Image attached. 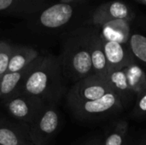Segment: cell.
Listing matches in <instances>:
<instances>
[{
	"instance_id": "cell-9",
	"label": "cell",
	"mask_w": 146,
	"mask_h": 145,
	"mask_svg": "<svg viewBox=\"0 0 146 145\" xmlns=\"http://www.w3.org/2000/svg\"><path fill=\"white\" fill-rule=\"evenodd\" d=\"M137 14L127 3L120 0L109 1L95 7L91 24L96 26L101 24L119 19H134Z\"/></svg>"
},
{
	"instance_id": "cell-22",
	"label": "cell",
	"mask_w": 146,
	"mask_h": 145,
	"mask_svg": "<svg viewBox=\"0 0 146 145\" xmlns=\"http://www.w3.org/2000/svg\"><path fill=\"white\" fill-rule=\"evenodd\" d=\"M104 140L101 138H94L92 139H90L88 142H86L83 145H103Z\"/></svg>"
},
{
	"instance_id": "cell-6",
	"label": "cell",
	"mask_w": 146,
	"mask_h": 145,
	"mask_svg": "<svg viewBox=\"0 0 146 145\" xmlns=\"http://www.w3.org/2000/svg\"><path fill=\"white\" fill-rule=\"evenodd\" d=\"M61 125L56 104H46L34 121L28 126V134L34 145H46L56 135Z\"/></svg>"
},
{
	"instance_id": "cell-12",
	"label": "cell",
	"mask_w": 146,
	"mask_h": 145,
	"mask_svg": "<svg viewBox=\"0 0 146 145\" xmlns=\"http://www.w3.org/2000/svg\"><path fill=\"white\" fill-rule=\"evenodd\" d=\"M133 20L134 19L113 20L104 22L97 27L99 29L103 39L128 44Z\"/></svg>"
},
{
	"instance_id": "cell-2",
	"label": "cell",
	"mask_w": 146,
	"mask_h": 145,
	"mask_svg": "<svg viewBox=\"0 0 146 145\" xmlns=\"http://www.w3.org/2000/svg\"><path fill=\"white\" fill-rule=\"evenodd\" d=\"M94 9L87 0L56 3L37 15V26L62 39L74 30L91 24Z\"/></svg>"
},
{
	"instance_id": "cell-14",
	"label": "cell",
	"mask_w": 146,
	"mask_h": 145,
	"mask_svg": "<svg viewBox=\"0 0 146 145\" xmlns=\"http://www.w3.org/2000/svg\"><path fill=\"white\" fill-rule=\"evenodd\" d=\"M106 79L111 90L120 97L124 108L129 106L136 96L132 91L124 69H110Z\"/></svg>"
},
{
	"instance_id": "cell-4",
	"label": "cell",
	"mask_w": 146,
	"mask_h": 145,
	"mask_svg": "<svg viewBox=\"0 0 146 145\" xmlns=\"http://www.w3.org/2000/svg\"><path fill=\"white\" fill-rule=\"evenodd\" d=\"M69 109L76 118L82 121H92L118 113L124 107L120 97L110 91L100 98L84 102Z\"/></svg>"
},
{
	"instance_id": "cell-19",
	"label": "cell",
	"mask_w": 146,
	"mask_h": 145,
	"mask_svg": "<svg viewBox=\"0 0 146 145\" xmlns=\"http://www.w3.org/2000/svg\"><path fill=\"white\" fill-rule=\"evenodd\" d=\"M127 133L128 123L123 120L119 121L104 140L103 145H126Z\"/></svg>"
},
{
	"instance_id": "cell-8",
	"label": "cell",
	"mask_w": 146,
	"mask_h": 145,
	"mask_svg": "<svg viewBox=\"0 0 146 145\" xmlns=\"http://www.w3.org/2000/svg\"><path fill=\"white\" fill-rule=\"evenodd\" d=\"M54 3V0H0V15L31 18Z\"/></svg>"
},
{
	"instance_id": "cell-16",
	"label": "cell",
	"mask_w": 146,
	"mask_h": 145,
	"mask_svg": "<svg viewBox=\"0 0 146 145\" xmlns=\"http://www.w3.org/2000/svg\"><path fill=\"white\" fill-rule=\"evenodd\" d=\"M34 62L22 71L7 72L0 78V102L9 98L21 91L22 84L30 73Z\"/></svg>"
},
{
	"instance_id": "cell-3",
	"label": "cell",
	"mask_w": 146,
	"mask_h": 145,
	"mask_svg": "<svg viewBox=\"0 0 146 145\" xmlns=\"http://www.w3.org/2000/svg\"><path fill=\"white\" fill-rule=\"evenodd\" d=\"M87 26L74 30L62 39L59 58L67 83L70 82L74 85L94 74L87 44Z\"/></svg>"
},
{
	"instance_id": "cell-21",
	"label": "cell",
	"mask_w": 146,
	"mask_h": 145,
	"mask_svg": "<svg viewBox=\"0 0 146 145\" xmlns=\"http://www.w3.org/2000/svg\"><path fill=\"white\" fill-rule=\"evenodd\" d=\"M132 115L135 118H143L146 116V90L136 97V103Z\"/></svg>"
},
{
	"instance_id": "cell-26",
	"label": "cell",
	"mask_w": 146,
	"mask_h": 145,
	"mask_svg": "<svg viewBox=\"0 0 146 145\" xmlns=\"http://www.w3.org/2000/svg\"><path fill=\"white\" fill-rule=\"evenodd\" d=\"M77 1H86V0H77Z\"/></svg>"
},
{
	"instance_id": "cell-20",
	"label": "cell",
	"mask_w": 146,
	"mask_h": 145,
	"mask_svg": "<svg viewBox=\"0 0 146 145\" xmlns=\"http://www.w3.org/2000/svg\"><path fill=\"white\" fill-rule=\"evenodd\" d=\"M12 50V44L0 41V78L8 72Z\"/></svg>"
},
{
	"instance_id": "cell-13",
	"label": "cell",
	"mask_w": 146,
	"mask_h": 145,
	"mask_svg": "<svg viewBox=\"0 0 146 145\" xmlns=\"http://www.w3.org/2000/svg\"><path fill=\"white\" fill-rule=\"evenodd\" d=\"M103 46L110 69H124L135 61L128 44L103 39Z\"/></svg>"
},
{
	"instance_id": "cell-7",
	"label": "cell",
	"mask_w": 146,
	"mask_h": 145,
	"mask_svg": "<svg viewBox=\"0 0 146 145\" xmlns=\"http://www.w3.org/2000/svg\"><path fill=\"white\" fill-rule=\"evenodd\" d=\"M9 115L30 126L47 104L41 99L23 92H18L1 102Z\"/></svg>"
},
{
	"instance_id": "cell-17",
	"label": "cell",
	"mask_w": 146,
	"mask_h": 145,
	"mask_svg": "<svg viewBox=\"0 0 146 145\" xmlns=\"http://www.w3.org/2000/svg\"><path fill=\"white\" fill-rule=\"evenodd\" d=\"M40 53L35 49L26 45H13V50L8 72H20L28 68Z\"/></svg>"
},
{
	"instance_id": "cell-18",
	"label": "cell",
	"mask_w": 146,
	"mask_h": 145,
	"mask_svg": "<svg viewBox=\"0 0 146 145\" xmlns=\"http://www.w3.org/2000/svg\"><path fill=\"white\" fill-rule=\"evenodd\" d=\"M124 71L128 85L136 97L146 90V71L136 61L125 68Z\"/></svg>"
},
{
	"instance_id": "cell-5",
	"label": "cell",
	"mask_w": 146,
	"mask_h": 145,
	"mask_svg": "<svg viewBox=\"0 0 146 145\" xmlns=\"http://www.w3.org/2000/svg\"><path fill=\"white\" fill-rule=\"evenodd\" d=\"M110 91L111 87L105 77L93 74L73 85L66 94L67 103L71 108L84 102L100 98Z\"/></svg>"
},
{
	"instance_id": "cell-11",
	"label": "cell",
	"mask_w": 146,
	"mask_h": 145,
	"mask_svg": "<svg viewBox=\"0 0 146 145\" xmlns=\"http://www.w3.org/2000/svg\"><path fill=\"white\" fill-rule=\"evenodd\" d=\"M128 46L135 61L146 71V15H136L133 21Z\"/></svg>"
},
{
	"instance_id": "cell-10",
	"label": "cell",
	"mask_w": 146,
	"mask_h": 145,
	"mask_svg": "<svg viewBox=\"0 0 146 145\" xmlns=\"http://www.w3.org/2000/svg\"><path fill=\"white\" fill-rule=\"evenodd\" d=\"M87 44L94 74L106 78L110 67L104 50L103 39L99 29L92 24L87 26Z\"/></svg>"
},
{
	"instance_id": "cell-23",
	"label": "cell",
	"mask_w": 146,
	"mask_h": 145,
	"mask_svg": "<svg viewBox=\"0 0 146 145\" xmlns=\"http://www.w3.org/2000/svg\"><path fill=\"white\" fill-rule=\"evenodd\" d=\"M138 145H146V137L145 138H144L139 142V144Z\"/></svg>"
},
{
	"instance_id": "cell-15",
	"label": "cell",
	"mask_w": 146,
	"mask_h": 145,
	"mask_svg": "<svg viewBox=\"0 0 146 145\" xmlns=\"http://www.w3.org/2000/svg\"><path fill=\"white\" fill-rule=\"evenodd\" d=\"M0 145H34L30 139L28 128H23L0 119Z\"/></svg>"
},
{
	"instance_id": "cell-25",
	"label": "cell",
	"mask_w": 146,
	"mask_h": 145,
	"mask_svg": "<svg viewBox=\"0 0 146 145\" xmlns=\"http://www.w3.org/2000/svg\"><path fill=\"white\" fill-rule=\"evenodd\" d=\"M134 1H136V2H138V3H139L141 4L146 5V0H134Z\"/></svg>"
},
{
	"instance_id": "cell-24",
	"label": "cell",
	"mask_w": 146,
	"mask_h": 145,
	"mask_svg": "<svg viewBox=\"0 0 146 145\" xmlns=\"http://www.w3.org/2000/svg\"><path fill=\"white\" fill-rule=\"evenodd\" d=\"M77 0H59V2L61 3H71V2H74Z\"/></svg>"
},
{
	"instance_id": "cell-1",
	"label": "cell",
	"mask_w": 146,
	"mask_h": 145,
	"mask_svg": "<svg viewBox=\"0 0 146 145\" xmlns=\"http://www.w3.org/2000/svg\"><path fill=\"white\" fill-rule=\"evenodd\" d=\"M66 84L59 56L40 54L19 92L36 97L47 104H56L66 94Z\"/></svg>"
}]
</instances>
